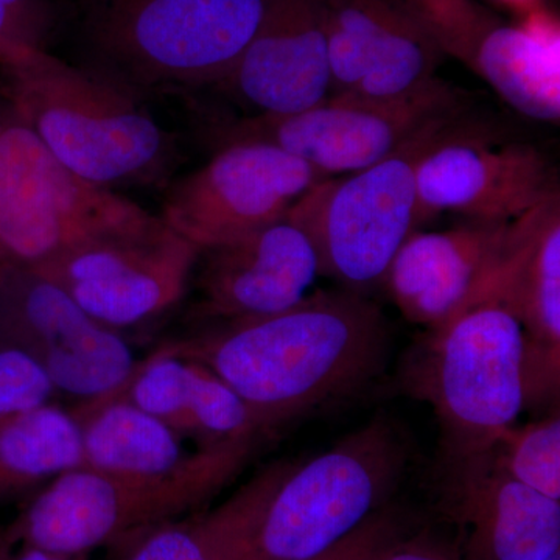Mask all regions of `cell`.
I'll return each instance as SVG.
<instances>
[{
    "label": "cell",
    "mask_w": 560,
    "mask_h": 560,
    "mask_svg": "<svg viewBox=\"0 0 560 560\" xmlns=\"http://www.w3.org/2000/svg\"><path fill=\"white\" fill-rule=\"evenodd\" d=\"M390 342L378 305L340 289L312 291L276 315L224 320L165 349L213 372L270 433L381 378Z\"/></svg>",
    "instance_id": "cell-1"
},
{
    "label": "cell",
    "mask_w": 560,
    "mask_h": 560,
    "mask_svg": "<svg viewBox=\"0 0 560 560\" xmlns=\"http://www.w3.org/2000/svg\"><path fill=\"white\" fill-rule=\"evenodd\" d=\"M3 97L36 138L81 179L117 187L160 178L171 138L138 95L90 68L25 51L0 66Z\"/></svg>",
    "instance_id": "cell-2"
},
{
    "label": "cell",
    "mask_w": 560,
    "mask_h": 560,
    "mask_svg": "<svg viewBox=\"0 0 560 560\" xmlns=\"http://www.w3.org/2000/svg\"><path fill=\"white\" fill-rule=\"evenodd\" d=\"M405 389L433 408L445 463L492 451L526 405L525 331L499 294L445 320L408 353Z\"/></svg>",
    "instance_id": "cell-3"
},
{
    "label": "cell",
    "mask_w": 560,
    "mask_h": 560,
    "mask_svg": "<svg viewBox=\"0 0 560 560\" xmlns=\"http://www.w3.org/2000/svg\"><path fill=\"white\" fill-rule=\"evenodd\" d=\"M408 459L401 431L377 415L329 451L290 463L237 560L318 558L385 508Z\"/></svg>",
    "instance_id": "cell-4"
},
{
    "label": "cell",
    "mask_w": 560,
    "mask_h": 560,
    "mask_svg": "<svg viewBox=\"0 0 560 560\" xmlns=\"http://www.w3.org/2000/svg\"><path fill=\"white\" fill-rule=\"evenodd\" d=\"M267 0H106L91 70L138 95L221 83L256 35Z\"/></svg>",
    "instance_id": "cell-5"
},
{
    "label": "cell",
    "mask_w": 560,
    "mask_h": 560,
    "mask_svg": "<svg viewBox=\"0 0 560 560\" xmlns=\"http://www.w3.org/2000/svg\"><path fill=\"white\" fill-rule=\"evenodd\" d=\"M254 448H200L186 469L160 480L114 477L86 466L66 471L33 500L11 539L60 555H88L212 499L241 474Z\"/></svg>",
    "instance_id": "cell-6"
},
{
    "label": "cell",
    "mask_w": 560,
    "mask_h": 560,
    "mask_svg": "<svg viewBox=\"0 0 560 560\" xmlns=\"http://www.w3.org/2000/svg\"><path fill=\"white\" fill-rule=\"evenodd\" d=\"M153 217L70 172L0 95V267L38 268Z\"/></svg>",
    "instance_id": "cell-7"
},
{
    "label": "cell",
    "mask_w": 560,
    "mask_h": 560,
    "mask_svg": "<svg viewBox=\"0 0 560 560\" xmlns=\"http://www.w3.org/2000/svg\"><path fill=\"white\" fill-rule=\"evenodd\" d=\"M463 119L423 132L377 164L316 183L287 213L311 238L320 276L366 294L419 231L418 167L425 151Z\"/></svg>",
    "instance_id": "cell-8"
},
{
    "label": "cell",
    "mask_w": 560,
    "mask_h": 560,
    "mask_svg": "<svg viewBox=\"0 0 560 560\" xmlns=\"http://www.w3.org/2000/svg\"><path fill=\"white\" fill-rule=\"evenodd\" d=\"M467 101L451 83L394 101L330 95L291 116H256L226 132L228 143L264 142L300 158L323 178L377 164L423 132L463 119Z\"/></svg>",
    "instance_id": "cell-9"
},
{
    "label": "cell",
    "mask_w": 560,
    "mask_h": 560,
    "mask_svg": "<svg viewBox=\"0 0 560 560\" xmlns=\"http://www.w3.org/2000/svg\"><path fill=\"white\" fill-rule=\"evenodd\" d=\"M200 257L197 246L154 215L142 226L81 243L31 270L68 291L91 318L117 330L178 304Z\"/></svg>",
    "instance_id": "cell-10"
},
{
    "label": "cell",
    "mask_w": 560,
    "mask_h": 560,
    "mask_svg": "<svg viewBox=\"0 0 560 560\" xmlns=\"http://www.w3.org/2000/svg\"><path fill=\"white\" fill-rule=\"evenodd\" d=\"M444 57L463 62L530 119H560V27L547 9L506 24L475 0H399Z\"/></svg>",
    "instance_id": "cell-11"
},
{
    "label": "cell",
    "mask_w": 560,
    "mask_h": 560,
    "mask_svg": "<svg viewBox=\"0 0 560 560\" xmlns=\"http://www.w3.org/2000/svg\"><path fill=\"white\" fill-rule=\"evenodd\" d=\"M323 179L271 143L231 142L168 191L160 217L202 253L285 219Z\"/></svg>",
    "instance_id": "cell-12"
},
{
    "label": "cell",
    "mask_w": 560,
    "mask_h": 560,
    "mask_svg": "<svg viewBox=\"0 0 560 560\" xmlns=\"http://www.w3.org/2000/svg\"><path fill=\"white\" fill-rule=\"evenodd\" d=\"M0 327L40 361L55 389L84 404L119 390L138 366L116 330L31 268L0 267Z\"/></svg>",
    "instance_id": "cell-13"
},
{
    "label": "cell",
    "mask_w": 560,
    "mask_h": 560,
    "mask_svg": "<svg viewBox=\"0 0 560 560\" xmlns=\"http://www.w3.org/2000/svg\"><path fill=\"white\" fill-rule=\"evenodd\" d=\"M559 194L547 158L526 143H497L460 120L418 167L419 224L442 213L471 223H512Z\"/></svg>",
    "instance_id": "cell-14"
},
{
    "label": "cell",
    "mask_w": 560,
    "mask_h": 560,
    "mask_svg": "<svg viewBox=\"0 0 560 560\" xmlns=\"http://www.w3.org/2000/svg\"><path fill=\"white\" fill-rule=\"evenodd\" d=\"M515 221L412 232L383 280L401 315L436 329L481 298L506 259Z\"/></svg>",
    "instance_id": "cell-15"
},
{
    "label": "cell",
    "mask_w": 560,
    "mask_h": 560,
    "mask_svg": "<svg viewBox=\"0 0 560 560\" xmlns=\"http://www.w3.org/2000/svg\"><path fill=\"white\" fill-rule=\"evenodd\" d=\"M201 254V313L223 323L289 311L320 276L311 238L287 217Z\"/></svg>",
    "instance_id": "cell-16"
},
{
    "label": "cell",
    "mask_w": 560,
    "mask_h": 560,
    "mask_svg": "<svg viewBox=\"0 0 560 560\" xmlns=\"http://www.w3.org/2000/svg\"><path fill=\"white\" fill-rule=\"evenodd\" d=\"M221 84L259 116H291L330 97L324 0H267L256 35Z\"/></svg>",
    "instance_id": "cell-17"
},
{
    "label": "cell",
    "mask_w": 560,
    "mask_h": 560,
    "mask_svg": "<svg viewBox=\"0 0 560 560\" xmlns=\"http://www.w3.org/2000/svg\"><path fill=\"white\" fill-rule=\"evenodd\" d=\"M447 467L448 501L467 529L469 560L558 558L560 501L514 480L490 451Z\"/></svg>",
    "instance_id": "cell-18"
},
{
    "label": "cell",
    "mask_w": 560,
    "mask_h": 560,
    "mask_svg": "<svg viewBox=\"0 0 560 560\" xmlns=\"http://www.w3.org/2000/svg\"><path fill=\"white\" fill-rule=\"evenodd\" d=\"M490 290L525 331L526 401L555 393L560 377L559 194L515 221L510 250Z\"/></svg>",
    "instance_id": "cell-19"
},
{
    "label": "cell",
    "mask_w": 560,
    "mask_h": 560,
    "mask_svg": "<svg viewBox=\"0 0 560 560\" xmlns=\"http://www.w3.org/2000/svg\"><path fill=\"white\" fill-rule=\"evenodd\" d=\"M83 430L84 466L114 477L160 480L186 469L197 452L167 423L130 401L110 396L77 412Z\"/></svg>",
    "instance_id": "cell-20"
},
{
    "label": "cell",
    "mask_w": 560,
    "mask_h": 560,
    "mask_svg": "<svg viewBox=\"0 0 560 560\" xmlns=\"http://www.w3.org/2000/svg\"><path fill=\"white\" fill-rule=\"evenodd\" d=\"M278 478L272 464L215 510L153 526L125 560H237Z\"/></svg>",
    "instance_id": "cell-21"
},
{
    "label": "cell",
    "mask_w": 560,
    "mask_h": 560,
    "mask_svg": "<svg viewBox=\"0 0 560 560\" xmlns=\"http://www.w3.org/2000/svg\"><path fill=\"white\" fill-rule=\"evenodd\" d=\"M83 466L75 415L47 404L0 422V485L27 486Z\"/></svg>",
    "instance_id": "cell-22"
},
{
    "label": "cell",
    "mask_w": 560,
    "mask_h": 560,
    "mask_svg": "<svg viewBox=\"0 0 560 560\" xmlns=\"http://www.w3.org/2000/svg\"><path fill=\"white\" fill-rule=\"evenodd\" d=\"M493 458L514 480L560 501L559 415L504 431L493 445Z\"/></svg>",
    "instance_id": "cell-23"
},
{
    "label": "cell",
    "mask_w": 560,
    "mask_h": 560,
    "mask_svg": "<svg viewBox=\"0 0 560 560\" xmlns=\"http://www.w3.org/2000/svg\"><path fill=\"white\" fill-rule=\"evenodd\" d=\"M54 390L49 374L31 352L18 346L0 350V419L49 404Z\"/></svg>",
    "instance_id": "cell-24"
},
{
    "label": "cell",
    "mask_w": 560,
    "mask_h": 560,
    "mask_svg": "<svg viewBox=\"0 0 560 560\" xmlns=\"http://www.w3.org/2000/svg\"><path fill=\"white\" fill-rule=\"evenodd\" d=\"M49 20L46 0H0V66L44 49Z\"/></svg>",
    "instance_id": "cell-25"
},
{
    "label": "cell",
    "mask_w": 560,
    "mask_h": 560,
    "mask_svg": "<svg viewBox=\"0 0 560 560\" xmlns=\"http://www.w3.org/2000/svg\"><path fill=\"white\" fill-rule=\"evenodd\" d=\"M400 537V525L389 510L375 512L340 544L313 560H378Z\"/></svg>",
    "instance_id": "cell-26"
},
{
    "label": "cell",
    "mask_w": 560,
    "mask_h": 560,
    "mask_svg": "<svg viewBox=\"0 0 560 560\" xmlns=\"http://www.w3.org/2000/svg\"><path fill=\"white\" fill-rule=\"evenodd\" d=\"M378 560H466L460 556L453 545L447 541L430 536V534H419L411 539L394 540L393 544L383 551Z\"/></svg>",
    "instance_id": "cell-27"
},
{
    "label": "cell",
    "mask_w": 560,
    "mask_h": 560,
    "mask_svg": "<svg viewBox=\"0 0 560 560\" xmlns=\"http://www.w3.org/2000/svg\"><path fill=\"white\" fill-rule=\"evenodd\" d=\"M11 560H86V555H60L39 550V548L24 547L16 558Z\"/></svg>",
    "instance_id": "cell-28"
},
{
    "label": "cell",
    "mask_w": 560,
    "mask_h": 560,
    "mask_svg": "<svg viewBox=\"0 0 560 560\" xmlns=\"http://www.w3.org/2000/svg\"><path fill=\"white\" fill-rule=\"evenodd\" d=\"M503 5L517 11L521 16L533 13V11L544 9L541 0H499Z\"/></svg>",
    "instance_id": "cell-29"
},
{
    "label": "cell",
    "mask_w": 560,
    "mask_h": 560,
    "mask_svg": "<svg viewBox=\"0 0 560 560\" xmlns=\"http://www.w3.org/2000/svg\"><path fill=\"white\" fill-rule=\"evenodd\" d=\"M0 560H11V559L7 558V555H5V552H3L2 547H0Z\"/></svg>",
    "instance_id": "cell-30"
},
{
    "label": "cell",
    "mask_w": 560,
    "mask_h": 560,
    "mask_svg": "<svg viewBox=\"0 0 560 560\" xmlns=\"http://www.w3.org/2000/svg\"><path fill=\"white\" fill-rule=\"evenodd\" d=\"M0 422H2V419H0Z\"/></svg>",
    "instance_id": "cell-31"
}]
</instances>
